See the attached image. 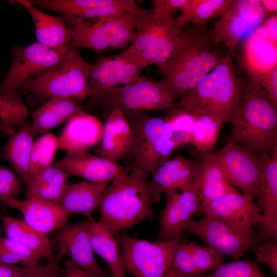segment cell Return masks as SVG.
Here are the masks:
<instances>
[{
    "mask_svg": "<svg viewBox=\"0 0 277 277\" xmlns=\"http://www.w3.org/2000/svg\"><path fill=\"white\" fill-rule=\"evenodd\" d=\"M217 45L213 30L206 24H192L182 31L172 56L157 66L162 73L159 82L174 100L185 97L224 57Z\"/></svg>",
    "mask_w": 277,
    "mask_h": 277,
    "instance_id": "cell-1",
    "label": "cell"
},
{
    "mask_svg": "<svg viewBox=\"0 0 277 277\" xmlns=\"http://www.w3.org/2000/svg\"><path fill=\"white\" fill-rule=\"evenodd\" d=\"M233 55L226 53L214 68L174 106L195 115L213 114L224 123L231 122L244 99V84L236 75Z\"/></svg>",
    "mask_w": 277,
    "mask_h": 277,
    "instance_id": "cell-2",
    "label": "cell"
},
{
    "mask_svg": "<svg viewBox=\"0 0 277 277\" xmlns=\"http://www.w3.org/2000/svg\"><path fill=\"white\" fill-rule=\"evenodd\" d=\"M150 173L133 165L128 173L116 177L102 195L99 222L118 233L152 216Z\"/></svg>",
    "mask_w": 277,
    "mask_h": 277,
    "instance_id": "cell-3",
    "label": "cell"
},
{
    "mask_svg": "<svg viewBox=\"0 0 277 277\" xmlns=\"http://www.w3.org/2000/svg\"><path fill=\"white\" fill-rule=\"evenodd\" d=\"M247 77L244 99L231 122L229 140L250 149L258 155H269L277 147V107L259 82Z\"/></svg>",
    "mask_w": 277,
    "mask_h": 277,
    "instance_id": "cell-4",
    "label": "cell"
},
{
    "mask_svg": "<svg viewBox=\"0 0 277 277\" xmlns=\"http://www.w3.org/2000/svg\"><path fill=\"white\" fill-rule=\"evenodd\" d=\"M142 15L122 14L87 20L64 17L72 37L70 47L97 53L124 48L134 39Z\"/></svg>",
    "mask_w": 277,
    "mask_h": 277,
    "instance_id": "cell-5",
    "label": "cell"
},
{
    "mask_svg": "<svg viewBox=\"0 0 277 277\" xmlns=\"http://www.w3.org/2000/svg\"><path fill=\"white\" fill-rule=\"evenodd\" d=\"M91 66L77 49L70 48L57 64L42 75L27 81L21 89L39 97L82 101L89 97Z\"/></svg>",
    "mask_w": 277,
    "mask_h": 277,
    "instance_id": "cell-6",
    "label": "cell"
},
{
    "mask_svg": "<svg viewBox=\"0 0 277 277\" xmlns=\"http://www.w3.org/2000/svg\"><path fill=\"white\" fill-rule=\"evenodd\" d=\"M125 116L133 133L129 154L135 159L133 165L152 173L170 159L176 150L170 124L165 116L155 117L143 113Z\"/></svg>",
    "mask_w": 277,
    "mask_h": 277,
    "instance_id": "cell-7",
    "label": "cell"
},
{
    "mask_svg": "<svg viewBox=\"0 0 277 277\" xmlns=\"http://www.w3.org/2000/svg\"><path fill=\"white\" fill-rule=\"evenodd\" d=\"M180 243L151 242L123 234L120 253L125 273L132 277H163L172 266Z\"/></svg>",
    "mask_w": 277,
    "mask_h": 277,
    "instance_id": "cell-8",
    "label": "cell"
},
{
    "mask_svg": "<svg viewBox=\"0 0 277 277\" xmlns=\"http://www.w3.org/2000/svg\"><path fill=\"white\" fill-rule=\"evenodd\" d=\"M199 220H192L183 232L194 235L223 256L237 259L244 253L255 250L261 238L255 231L242 232L209 213Z\"/></svg>",
    "mask_w": 277,
    "mask_h": 277,
    "instance_id": "cell-9",
    "label": "cell"
},
{
    "mask_svg": "<svg viewBox=\"0 0 277 277\" xmlns=\"http://www.w3.org/2000/svg\"><path fill=\"white\" fill-rule=\"evenodd\" d=\"M70 48L51 47L37 42L26 46L15 45L11 52L12 63L0 85V94L19 91L27 81L42 75L57 64Z\"/></svg>",
    "mask_w": 277,
    "mask_h": 277,
    "instance_id": "cell-10",
    "label": "cell"
},
{
    "mask_svg": "<svg viewBox=\"0 0 277 277\" xmlns=\"http://www.w3.org/2000/svg\"><path fill=\"white\" fill-rule=\"evenodd\" d=\"M101 101L111 110L120 109L125 115L168 111L175 105L174 99L163 85L145 77L130 85L112 89Z\"/></svg>",
    "mask_w": 277,
    "mask_h": 277,
    "instance_id": "cell-11",
    "label": "cell"
},
{
    "mask_svg": "<svg viewBox=\"0 0 277 277\" xmlns=\"http://www.w3.org/2000/svg\"><path fill=\"white\" fill-rule=\"evenodd\" d=\"M220 164L229 182L254 199L262 188L263 174L259 156L248 147L229 140L212 153Z\"/></svg>",
    "mask_w": 277,
    "mask_h": 277,
    "instance_id": "cell-12",
    "label": "cell"
},
{
    "mask_svg": "<svg viewBox=\"0 0 277 277\" xmlns=\"http://www.w3.org/2000/svg\"><path fill=\"white\" fill-rule=\"evenodd\" d=\"M265 20L259 0H233L226 12L215 23L216 44L222 42L227 53L234 55L238 44Z\"/></svg>",
    "mask_w": 277,
    "mask_h": 277,
    "instance_id": "cell-13",
    "label": "cell"
},
{
    "mask_svg": "<svg viewBox=\"0 0 277 277\" xmlns=\"http://www.w3.org/2000/svg\"><path fill=\"white\" fill-rule=\"evenodd\" d=\"M202 203L199 179L188 189L166 193L165 205L160 215L157 241L180 242L182 232L200 211Z\"/></svg>",
    "mask_w": 277,
    "mask_h": 277,
    "instance_id": "cell-14",
    "label": "cell"
},
{
    "mask_svg": "<svg viewBox=\"0 0 277 277\" xmlns=\"http://www.w3.org/2000/svg\"><path fill=\"white\" fill-rule=\"evenodd\" d=\"M142 69L132 60L121 53L100 57L91 64L89 76V97L98 102L112 89L127 86L137 81Z\"/></svg>",
    "mask_w": 277,
    "mask_h": 277,
    "instance_id": "cell-15",
    "label": "cell"
},
{
    "mask_svg": "<svg viewBox=\"0 0 277 277\" xmlns=\"http://www.w3.org/2000/svg\"><path fill=\"white\" fill-rule=\"evenodd\" d=\"M91 221L67 224L56 231V257L67 256L91 277H108L98 264L90 240Z\"/></svg>",
    "mask_w": 277,
    "mask_h": 277,
    "instance_id": "cell-16",
    "label": "cell"
},
{
    "mask_svg": "<svg viewBox=\"0 0 277 277\" xmlns=\"http://www.w3.org/2000/svg\"><path fill=\"white\" fill-rule=\"evenodd\" d=\"M202 213L212 214L234 229L245 232L254 231L262 219V211L254 199L238 192L202 203Z\"/></svg>",
    "mask_w": 277,
    "mask_h": 277,
    "instance_id": "cell-17",
    "label": "cell"
},
{
    "mask_svg": "<svg viewBox=\"0 0 277 277\" xmlns=\"http://www.w3.org/2000/svg\"><path fill=\"white\" fill-rule=\"evenodd\" d=\"M200 172V162L181 156L169 159L152 173L148 181L153 203L159 201L163 193L190 188L198 181Z\"/></svg>",
    "mask_w": 277,
    "mask_h": 277,
    "instance_id": "cell-18",
    "label": "cell"
},
{
    "mask_svg": "<svg viewBox=\"0 0 277 277\" xmlns=\"http://www.w3.org/2000/svg\"><path fill=\"white\" fill-rule=\"evenodd\" d=\"M8 205L18 210L27 224L47 236L67 225L70 215L58 203L33 196L9 199Z\"/></svg>",
    "mask_w": 277,
    "mask_h": 277,
    "instance_id": "cell-19",
    "label": "cell"
},
{
    "mask_svg": "<svg viewBox=\"0 0 277 277\" xmlns=\"http://www.w3.org/2000/svg\"><path fill=\"white\" fill-rule=\"evenodd\" d=\"M54 165L70 176L82 177L90 182L108 183L128 173L133 166H122L86 151L67 153Z\"/></svg>",
    "mask_w": 277,
    "mask_h": 277,
    "instance_id": "cell-20",
    "label": "cell"
},
{
    "mask_svg": "<svg viewBox=\"0 0 277 277\" xmlns=\"http://www.w3.org/2000/svg\"><path fill=\"white\" fill-rule=\"evenodd\" d=\"M264 182L257 196V204L262 211L259 234L266 241L277 238V147L271 156L259 155Z\"/></svg>",
    "mask_w": 277,
    "mask_h": 277,
    "instance_id": "cell-21",
    "label": "cell"
},
{
    "mask_svg": "<svg viewBox=\"0 0 277 277\" xmlns=\"http://www.w3.org/2000/svg\"><path fill=\"white\" fill-rule=\"evenodd\" d=\"M241 42L239 60L247 77L258 81L277 66V41L266 35L259 26Z\"/></svg>",
    "mask_w": 277,
    "mask_h": 277,
    "instance_id": "cell-22",
    "label": "cell"
},
{
    "mask_svg": "<svg viewBox=\"0 0 277 277\" xmlns=\"http://www.w3.org/2000/svg\"><path fill=\"white\" fill-rule=\"evenodd\" d=\"M103 125L101 145L97 153L100 157L118 164L130 153L133 143L131 126L127 117L118 109L111 110Z\"/></svg>",
    "mask_w": 277,
    "mask_h": 277,
    "instance_id": "cell-23",
    "label": "cell"
},
{
    "mask_svg": "<svg viewBox=\"0 0 277 277\" xmlns=\"http://www.w3.org/2000/svg\"><path fill=\"white\" fill-rule=\"evenodd\" d=\"M104 125L84 111L71 117L58 137L59 149L70 153L86 151L101 141Z\"/></svg>",
    "mask_w": 277,
    "mask_h": 277,
    "instance_id": "cell-24",
    "label": "cell"
},
{
    "mask_svg": "<svg viewBox=\"0 0 277 277\" xmlns=\"http://www.w3.org/2000/svg\"><path fill=\"white\" fill-rule=\"evenodd\" d=\"M17 2L27 10L31 17L37 42L51 47L70 46L72 37L64 17L49 15L40 10L30 1Z\"/></svg>",
    "mask_w": 277,
    "mask_h": 277,
    "instance_id": "cell-25",
    "label": "cell"
},
{
    "mask_svg": "<svg viewBox=\"0 0 277 277\" xmlns=\"http://www.w3.org/2000/svg\"><path fill=\"white\" fill-rule=\"evenodd\" d=\"M34 137L32 122L26 120L10 135L4 149L5 159L18 174L26 189L32 183L29 161Z\"/></svg>",
    "mask_w": 277,
    "mask_h": 277,
    "instance_id": "cell-26",
    "label": "cell"
},
{
    "mask_svg": "<svg viewBox=\"0 0 277 277\" xmlns=\"http://www.w3.org/2000/svg\"><path fill=\"white\" fill-rule=\"evenodd\" d=\"M108 182L83 180L69 185L58 203L69 213L83 214L93 221L91 213L100 206Z\"/></svg>",
    "mask_w": 277,
    "mask_h": 277,
    "instance_id": "cell-27",
    "label": "cell"
},
{
    "mask_svg": "<svg viewBox=\"0 0 277 277\" xmlns=\"http://www.w3.org/2000/svg\"><path fill=\"white\" fill-rule=\"evenodd\" d=\"M83 111L77 102L71 98H50L32 114L34 136L67 122L71 117Z\"/></svg>",
    "mask_w": 277,
    "mask_h": 277,
    "instance_id": "cell-28",
    "label": "cell"
},
{
    "mask_svg": "<svg viewBox=\"0 0 277 277\" xmlns=\"http://www.w3.org/2000/svg\"><path fill=\"white\" fill-rule=\"evenodd\" d=\"M118 233L99 221L91 222L90 236L94 252L106 262L113 277H125Z\"/></svg>",
    "mask_w": 277,
    "mask_h": 277,
    "instance_id": "cell-29",
    "label": "cell"
},
{
    "mask_svg": "<svg viewBox=\"0 0 277 277\" xmlns=\"http://www.w3.org/2000/svg\"><path fill=\"white\" fill-rule=\"evenodd\" d=\"M199 180L202 203L238 192L229 182L218 161L210 153L201 154Z\"/></svg>",
    "mask_w": 277,
    "mask_h": 277,
    "instance_id": "cell-30",
    "label": "cell"
},
{
    "mask_svg": "<svg viewBox=\"0 0 277 277\" xmlns=\"http://www.w3.org/2000/svg\"><path fill=\"white\" fill-rule=\"evenodd\" d=\"M5 236L25 246L41 259L54 258L51 245L45 235L35 230L23 220L11 216H1Z\"/></svg>",
    "mask_w": 277,
    "mask_h": 277,
    "instance_id": "cell-31",
    "label": "cell"
},
{
    "mask_svg": "<svg viewBox=\"0 0 277 277\" xmlns=\"http://www.w3.org/2000/svg\"><path fill=\"white\" fill-rule=\"evenodd\" d=\"M184 27L176 24L154 39L138 56L129 58L142 69L152 64L158 66L164 63L179 46Z\"/></svg>",
    "mask_w": 277,
    "mask_h": 277,
    "instance_id": "cell-32",
    "label": "cell"
},
{
    "mask_svg": "<svg viewBox=\"0 0 277 277\" xmlns=\"http://www.w3.org/2000/svg\"><path fill=\"white\" fill-rule=\"evenodd\" d=\"M70 175L52 165L39 173L26 190L27 197H36L58 203L69 184Z\"/></svg>",
    "mask_w": 277,
    "mask_h": 277,
    "instance_id": "cell-33",
    "label": "cell"
},
{
    "mask_svg": "<svg viewBox=\"0 0 277 277\" xmlns=\"http://www.w3.org/2000/svg\"><path fill=\"white\" fill-rule=\"evenodd\" d=\"M176 24L173 18H159L151 11L143 15L137 25L134 39L121 54L130 58L138 56L154 39Z\"/></svg>",
    "mask_w": 277,
    "mask_h": 277,
    "instance_id": "cell-34",
    "label": "cell"
},
{
    "mask_svg": "<svg viewBox=\"0 0 277 277\" xmlns=\"http://www.w3.org/2000/svg\"><path fill=\"white\" fill-rule=\"evenodd\" d=\"M233 0H187L181 14L175 19L177 25L203 24L221 17Z\"/></svg>",
    "mask_w": 277,
    "mask_h": 277,
    "instance_id": "cell-35",
    "label": "cell"
},
{
    "mask_svg": "<svg viewBox=\"0 0 277 277\" xmlns=\"http://www.w3.org/2000/svg\"><path fill=\"white\" fill-rule=\"evenodd\" d=\"M29 110L19 91L0 94V132L10 135L27 120Z\"/></svg>",
    "mask_w": 277,
    "mask_h": 277,
    "instance_id": "cell-36",
    "label": "cell"
},
{
    "mask_svg": "<svg viewBox=\"0 0 277 277\" xmlns=\"http://www.w3.org/2000/svg\"><path fill=\"white\" fill-rule=\"evenodd\" d=\"M195 122L191 143L201 154L209 153L214 148L223 121L220 117L208 113L194 115Z\"/></svg>",
    "mask_w": 277,
    "mask_h": 277,
    "instance_id": "cell-37",
    "label": "cell"
},
{
    "mask_svg": "<svg viewBox=\"0 0 277 277\" xmlns=\"http://www.w3.org/2000/svg\"><path fill=\"white\" fill-rule=\"evenodd\" d=\"M58 149V137L52 133H46L34 142L29 161L32 182L36 176L52 165Z\"/></svg>",
    "mask_w": 277,
    "mask_h": 277,
    "instance_id": "cell-38",
    "label": "cell"
},
{
    "mask_svg": "<svg viewBox=\"0 0 277 277\" xmlns=\"http://www.w3.org/2000/svg\"><path fill=\"white\" fill-rule=\"evenodd\" d=\"M165 116L170 124L172 140L175 149L191 143L195 122V116L174 106L168 110V114Z\"/></svg>",
    "mask_w": 277,
    "mask_h": 277,
    "instance_id": "cell-39",
    "label": "cell"
},
{
    "mask_svg": "<svg viewBox=\"0 0 277 277\" xmlns=\"http://www.w3.org/2000/svg\"><path fill=\"white\" fill-rule=\"evenodd\" d=\"M195 277H267L257 264L247 260H239L222 264L210 273Z\"/></svg>",
    "mask_w": 277,
    "mask_h": 277,
    "instance_id": "cell-40",
    "label": "cell"
},
{
    "mask_svg": "<svg viewBox=\"0 0 277 277\" xmlns=\"http://www.w3.org/2000/svg\"><path fill=\"white\" fill-rule=\"evenodd\" d=\"M188 245L197 275L213 271L222 264L224 256L212 248L193 242Z\"/></svg>",
    "mask_w": 277,
    "mask_h": 277,
    "instance_id": "cell-41",
    "label": "cell"
},
{
    "mask_svg": "<svg viewBox=\"0 0 277 277\" xmlns=\"http://www.w3.org/2000/svg\"><path fill=\"white\" fill-rule=\"evenodd\" d=\"M0 244L17 258L24 266L32 267L39 264L41 259L19 243L6 236H0Z\"/></svg>",
    "mask_w": 277,
    "mask_h": 277,
    "instance_id": "cell-42",
    "label": "cell"
},
{
    "mask_svg": "<svg viewBox=\"0 0 277 277\" xmlns=\"http://www.w3.org/2000/svg\"><path fill=\"white\" fill-rule=\"evenodd\" d=\"M61 258L54 257L44 264H38L16 277H61L64 269L60 267Z\"/></svg>",
    "mask_w": 277,
    "mask_h": 277,
    "instance_id": "cell-43",
    "label": "cell"
},
{
    "mask_svg": "<svg viewBox=\"0 0 277 277\" xmlns=\"http://www.w3.org/2000/svg\"><path fill=\"white\" fill-rule=\"evenodd\" d=\"M258 263L266 264L273 275L277 276V244L275 241L269 240L260 244L254 250Z\"/></svg>",
    "mask_w": 277,
    "mask_h": 277,
    "instance_id": "cell-44",
    "label": "cell"
},
{
    "mask_svg": "<svg viewBox=\"0 0 277 277\" xmlns=\"http://www.w3.org/2000/svg\"><path fill=\"white\" fill-rule=\"evenodd\" d=\"M187 0H153L151 13L159 18H173L176 12L182 11Z\"/></svg>",
    "mask_w": 277,
    "mask_h": 277,
    "instance_id": "cell-45",
    "label": "cell"
},
{
    "mask_svg": "<svg viewBox=\"0 0 277 277\" xmlns=\"http://www.w3.org/2000/svg\"><path fill=\"white\" fill-rule=\"evenodd\" d=\"M258 82L268 97L277 107V66L262 74Z\"/></svg>",
    "mask_w": 277,
    "mask_h": 277,
    "instance_id": "cell-46",
    "label": "cell"
},
{
    "mask_svg": "<svg viewBox=\"0 0 277 277\" xmlns=\"http://www.w3.org/2000/svg\"><path fill=\"white\" fill-rule=\"evenodd\" d=\"M21 190L16 189L0 179V203L3 209L8 206V201L16 198Z\"/></svg>",
    "mask_w": 277,
    "mask_h": 277,
    "instance_id": "cell-47",
    "label": "cell"
},
{
    "mask_svg": "<svg viewBox=\"0 0 277 277\" xmlns=\"http://www.w3.org/2000/svg\"><path fill=\"white\" fill-rule=\"evenodd\" d=\"M0 179L12 187L21 190V183L19 178L11 170L0 165Z\"/></svg>",
    "mask_w": 277,
    "mask_h": 277,
    "instance_id": "cell-48",
    "label": "cell"
},
{
    "mask_svg": "<svg viewBox=\"0 0 277 277\" xmlns=\"http://www.w3.org/2000/svg\"><path fill=\"white\" fill-rule=\"evenodd\" d=\"M30 267L0 263V277H16Z\"/></svg>",
    "mask_w": 277,
    "mask_h": 277,
    "instance_id": "cell-49",
    "label": "cell"
},
{
    "mask_svg": "<svg viewBox=\"0 0 277 277\" xmlns=\"http://www.w3.org/2000/svg\"><path fill=\"white\" fill-rule=\"evenodd\" d=\"M63 277H91L68 259L64 262Z\"/></svg>",
    "mask_w": 277,
    "mask_h": 277,
    "instance_id": "cell-50",
    "label": "cell"
},
{
    "mask_svg": "<svg viewBox=\"0 0 277 277\" xmlns=\"http://www.w3.org/2000/svg\"><path fill=\"white\" fill-rule=\"evenodd\" d=\"M0 263L16 265L22 264L21 261L0 244Z\"/></svg>",
    "mask_w": 277,
    "mask_h": 277,
    "instance_id": "cell-51",
    "label": "cell"
},
{
    "mask_svg": "<svg viewBox=\"0 0 277 277\" xmlns=\"http://www.w3.org/2000/svg\"><path fill=\"white\" fill-rule=\"evenodd\" d=\"M259 1L264 11L265 18L266 15L271 14H273L274 15L276 14V0H259Z\"/></svg>",
    "mask_w": 277,
    "mask_h": 277,
    "instance_id": "cell-52",
    "label": "cell"
},
{
    "mask_svg": "<svg viewBox=\"0 0 277 277\" xmlns=\"http://www.w3.org/2000/svg\"><path fill=\"white\" fill-rule=\"evenodd\" d=\"M163 277H183L176 272L172 267L169 270V271L165 274Z\"/></svg>",
    "mask_w": 277,
    "mask_h": 277,
    "instance_id": "cell-53",
    "label": "cell"
},
{
    "mask_svg": "<svg viewBox=\"0 0 277 277\" xmlns=\"http://www.w3.org/2000/svg\"><path fill=\"white\" fill-rule=\"evenodd\" d=\"M1 152H0V157H1Z\"/></svg>",
    "mask_w": 277,
    "mask_h": 277,
    "instance_id": "cell-54",
    "label": "cell"
},
{
    "mask_svg": "<svg viewBox=\"0 0 277 277\" xmlns=\"http://www.w3.org/2000/svg\"><path fill=\"white\" fill-rule=\"evenodd\" d=\"M63 276H64V274H63L62 276H61V277H63Z\"/></svg>",
    "mask_w": 277,
    "mask_h": 277,
    "instance_id": "cell-55",
    "label": "cell"
}]
</instances>
